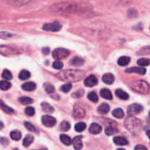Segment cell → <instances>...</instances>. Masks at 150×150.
<instances>
[{
	"label": "cell",
	"mask_w": 150,
	"mask_h": 150,
	"mask_svg": "<svg viewBox=\"0 0 150 150\" xmlns=\"http://www.w3.org/2000/svg\"><path fill=\"white\" fill-rule=\"evenodd\" d=\"M85 72L81 70H66L57 74V78L67 82L80 81L84 77Z\"/></svg>",
	"instance_id": "6da1fadb"
},
{
	"label": "cell",
	"mask_w": 150,
	"mask_h": 150,
	"mask_svg": "<svg viewBox=\"0 0 150 150\" xmlns=\"http://www.w3.org/2000/svg\"><path fill=\"white\" fill-rule=\"evenodd\" d=\"M126 129L133 135H138L142 130V122L133 116H129L125 120Z\"/></svg>",
	"instance_id": "7a4b0ae2"
},
{
	"label": "cell",
	"mask_w": 150,
	"mask_h": 150,
	"mask_svg": "<svg viewBox=\"0 0 150 150\" xmlns=\"http://www.w3.org/2000/svg\"><path fill=\"white\" fill-rule=\"evenodd\" d=\"M132 90L135 91L138 93L143 94V95H147L149 92V86L148 83L143 80H138L133 81L129 85Z\"/></svg>",
	"instance_id": "3957f363"
},
{
	"label": "cell",
	"mask_w": 150,
	"mask_h": 150,
	"mask_svg": "<svg viewBox=\"0 0 150 150\" xmlns=\"http://www.w3.org/2000/svg\"><path fill=\"white\" fill-rule=\"evenodd\" d=\"M76 10V5L68 2H62L56 4L51 7V10L53 12H55L57 13H62V14H65V13H73V11Z\"/></svg>",
	"instance_id": "277c9868"
},
{
	"label": "cell",
	"mask_w": 150,
	"mask_h": 150,
	"mask_svg": "<svg viewBox=\"0 0 150 150\" xmlns=\"http://www.w3.org/2000/svg\"><path fill=\"white\" fill-rule=\"evenodd\" d=\"M22 51L14 47L9 45H0V54L4 56H13L21 54Z\"/></svg>",
	"instance_id": "5b68a950"
},
{
	"label": "cell",
	"mask_w": 150,
	"mask_h": 150,
	"mask_svg": "<svg viewBox=\"0 0 150 150\" xmlns=\"http://www.w3.org/2000/svg\"><path fill=\"white\" fill-rule=\"evenodd\" d=\"M70 54V52H69L68 50L64 49V48H56L52 53V56L55 59H59L61 60L62 59L67 58V57Z\"/></svg>",
	"instance_id": "8992f818"
},
{
	"label": "cell",
	"mask_w": 150,
	"mask_h": 150,
	"mask_svg": "<svg viewBox=\"0 0 150 150\" xmlns=\"http://www.w3.org/2000/svg\"><path fill=\"white\" fill-rule=\"evenodd\" d=\"M62 25L59 22L54 21L53 23H45L42 26V29L45 31H48V32H58L62 29Z\"/></svg>",
	"instance_id": "52a82bcc"
},
{
	"label": "cell",
	"mask_w": 150,
	"mask_h": 150,
	"mask_svg": "<svg viewBox=\"0 0 150 150\" xmlns=\"http://www.w3.org/2000/svg\"><path fill=\"white\" fill-rule=\"evenodd\" d=\"M143 109L144 108L142 105L138 103H133L130 105L127 108V114L130 116H134L142 112Z\"/></svg>",
	"instance_id": "ba28073f"
},
{
	"label": "cell",
	"mask_w": 150,
	"mask_h": 150,
	"mask_svg": "<svg viewBox=\"0 0 150 150\" xmlns=\"http://www.w3.org/2000/svg\"><path fill=\"white\" fill-rule=\"evenodd\" d=\"M42 122L45 126L48 127H54L57 124V120L55 118L49 115H44L42 117Z\"/></svg>",
	"instance_id": "9c48e42d"
},
{
	"label": "cell",
	"mask_w": 150,
	"mask_h": 150,
	"mask_svg": "<svg viewBox=\"0 0 150 150\" xmlns=\"http://www.w3.org/2000/svg\"><path fill=\"white\" fill-rule=\"evenodd\" d=\"M85 110L83 107H81V105H76L74 106V109H73V116L74 117L77 119H81L83 117H85Z\"/></svg>",
	"instance_id": "30bf717a"
},
{
	"label": "cell",
	"mask_w": 150,
	"mask_h": 150,
	"mask_svg": "<svg viewBox=\"0 0 150 150\" xmlns=\"http://www.w3.org/2000/svg\"><path fill=\"white\" fill-rule=\"evenodd\" d=\"M98 79L94 75H90L87 78H86V79L84 80V85L88 87H92V86L98 84Z\"/></svg>",
	"instance_id": "8fae6325"
},
{
	"label": "cell",
	"mask_w": 150,
	"mask_h": 150,
	"mask_svg": "<svg viewBox=\"0 0 150 150\" xmlns=\"http://www.w3.org/2000/svg\"><path fill=\"white\" fill-rule=\"evenodd\" d=\"M82 138H83V136H76V137L73 139V141H72V144H73V147H74L75 149L79 150V149H81L82 147H83Z\"/></svg>",
	"instance_id": "7c38bea8"
},
{
	"label": "cell",
	"mask_w": 150,
	"mask_h": 150,
	"mask_svg": "<svg viewBox=\"0 0 150 150\" xmlns=\"http://www.w3.org/2000/svg\"><path fill=\"white\" fill-rule=\"evenodd\" d=\"M125 72L127 73H137V74L142 75L144 76L145 73H146V70L143 67H130V68L126 69Z\"/></svg>",
	"instance_id": "4fadbf2b"
},
{
	"label": "cell",
	"mask_w": 150,
	"mask_h": 150,
	"mask_svg": "<svg viewBox=\"0 0 150 150\" xmlns=\"http://www.w3.org/2000/svg\"><path fill=\"white\" fill-rule=\"evenodd\" d=\"M89 131L91 134H99V133H100L101 131H102V127H101L99 124H98V123H93V124L91 125L90 127H89Z\"/></svg>",
	"instance_id": "5bb4252c"
},
{
	"label": "cell",
	"mask_w": 150,
	"mask_h": 150,
	"mask_svg": "<svg viewBox=\"0 0 150 150\" xmlns=\"http://www.w3.org/2000/svg\"><path fill=\"white\" fill-rule=\"evenodd\" d=\"M102 80L106 84H112L114 81V76L111 73H105L103 76Z\"/></svg>",
	"instance_id": "9a60e30c"
},
{
	"label": "cell",
	"mask_w": 150,
	"mask_h": 150,
	"mask_svg": "<svg viewBox=\"0 0 150 150\" xmlns=\"http://www.w3.org/2000/svg\"><path fill=\"white\" fill-rule=\"evenodd\" d=\"M7 2L14 7H21V6L29 3L31 0H7Z\"/></svg>",
	"instance_id": "2e32d148"
},
{
	"label": "cell",
	"mask_w": 150,
	"mask_h": 150,
	"mask_svg": "<svg viewBox=\"0 0 150 150\" xmlns=\"http://www.w3.org/2000/svg\"><path fill=\"white\" fill-rule=\"evenodd\" d=\"M114 142L115 144L119 146H126L128 144V142L126 139L122 136H116L114 138Z\"/></svg>",
	"instance_id": "e0dca14e"
},
{
	"label": "cell",
	"mask_w": 150,
	"mask_h": 150,
	"mask_svg": "<svg viewBox=\"0 0 150 150\" xmlns=\"http://www.w3.org/2000/svg\"><path fill=\"white\" fill-rule=\"evenodd\" d=\"M22 89L25 91H27V92H31V91H33L36 89V84L33 82H26V83H23L21 86Z\"/></svg>",
	"instance_id": "ac0fdd59"
},
{
	"label": "cell",
	"mask_w": 150,
	"mask_h": 150,
	"mask_svg": "<svg viewBox=\"0 0 150 150\" xmlns=\"http://www.w3.org/2000/svg\"><path fill=\"white\" fill-rule=\"evenodd\" d=\"M0 108H1L4 112H5L6 114H12L14 113V110L12 108H10V107L7 106L1 100H0Z\"/></svg>",
	"instance_id": "d6986e66"
},
{
	"label": "cell",
	"mask_w": 150,
	"mask_h": 150,
	"mask_svg": "<svg viewBox=\"0 0 150 150\" xmlns=\"http://www.w3.org/2000/svg\"><path fill=\"white\" fill-rule=\"evenodd\" d=\"M110 106L107 103H103L98 107V111L101 114H106L109 112Z\"/></svg>",
	"instance_id": "ffe728a7"
},
{
	"label": "cell",
	"mask_w": 150,
	"mask_h": 150,
	"mask_svg": "<svg viewBox=\"0 0 150 150\" xmlns=\"http://www.w3.org/2000/svg\"><path fill=\"white\" fill-rule=\"evenodd\" d=\"M83 63H84V60L81 58V57H76L70 60V64L73 66H76V67H79V66L83 65Z\"/></svg>",
	"instance_id": "44dd1931"
},
{
	"label": "cell",
	"mask_w": 150,
	"mask_h": 150,
	"mask_svg": "<svg viewBox=\"0 0 150 150\" xmlns=\"http://www.w3.org/2000/svg\"><path fill=\"white\" fill-rule=\"evenodd\" d=\"M115 94L117 97H118L120 99L123 100H126L129 98V95L128 94L126 93L125 91L122 90V89H118L115 91Z\"/></svg>",
	"instance_id": "7402d4cb"
},
{
	"label": "cell",
	"mask_w": 150,
	"mask_h": 150,
	"mask_svg": "<svg viewBox=\"0 0 150 150\" xmlns=\"http://www.w3.org/2000/svg\"><path fill=\"white\" fill-rule=\"evenodd\" d=\"M100 96L102 98H105L106 100H112L113 95L111 94V91L108 89H103L100 91Z\"/></svg>",
	"instance_id": "603a6c76"
},
{
	"label": "cell",
	"mask_w": 150,
	"mask_h": 150,
	"mask_svg": "<svg viewBox=\"0 0 150 150\" xmlns=\"http://www.w3.org/2000/svg\"><path fill=\"white\" fill-rule=\"evenodd\" d=\"M41 107L42 108V111L46 113H50L51 114V113H53L54 111V107L51 106L49 103L46 102H42L41 103Z\"/></svg>",
	"instance_id": "cb8c5ba5"
},
{
	"label": "cell",
	"mask_w": 150,
	"mask_h": 150,
	"mask_svg": "<svg viewBox=\"0 0 150 150\" xmlns=\"http://www.w3.org/2000/svg\"><path fill=\"white\" fill-rule=\"evenodd\" d=\"M112 114L113 116L117 119H122L125 116L124 111H123V110L120 108L114 109V111H112Z\"/></svg>",
	"instance_id": "d4e9b609"
},
{
	"label": "cell",
	"mask_w": 150,
	"mask_h": 150,
	"mask_svg": "<svg viewBox=\"0 0 150 150\" xmlns=\"http://www.w3.org/2000/svg\"><path fill=\"white\" fill-rule=\"evenodd\" d=\"M117 132H118V130L114 126H113L112 125L108 126L105 130V133L107 136H112V135L117 133Z\"/></svg>",
	"instance_id": "484cf974"
},
{
	"label": "cell",
	"mask_w": 150,
	"mask_h": 150,
	"mask_svg": "<svg viewBox=\"0 0 150 150\" xmlns=\"http://www.w3.org/2000/svg\"><path fill=\"white\" fill-rule=\"evenodd\" d=\"M34 142V137L32 135H28L24 138L23 141V145L24 147H28Z\"/></svg>",
	"instance_id": "4316f807"
},
{
	"label": "cell",
	"mask_w": 150,
	"mask_h": 150,
	"mask_svg": "<svg viewBox=\"0 0 150 150\" xmlns=\"http://www.w3.org/2000/svg\"><path fill=\"white\" fill-rule=\"evenodd\" d=\"M130 58L128 57H121L118 59V64L120 66H127L130 63Z\"/></svg>",
	"instance_id": "83f0119b"
},
{
	"label": "cell",
	"mask_w": 150,
	"mask_h": 150,
	"mask_svg": "<svg viewBox=\"0 0 150 150\" xmlns=\"http://www.w3.org/2000/svg\"><path fill=\"white\" fill-rule=\"evenodd\" d=\"M60 140H61V142H62L64 145H66V146H70L72 143L71 139L70 138V136H67V135H61V136H60Z\"/></svg>",
	"instance_id": "f1b7e54d"
},
{
	"label": "cell",
	"mask_w": 150,
	"mask_h": 150,
	"mask_svg": "<svg viewBox=\"0 0 150 150\" xmlns=\"http://www.w3.org/2000/svg\"><path fill=\"white\" fill-rule=\"evenodd\" d=\"M30 76H31L30 73H29L28 70H23L20 72V73H19L18 78L21 79V80L24 81V80H26V79H29Z\"/></svg>",
	"instance_id": "f546056e"
},
{
	"label": "cell",
	"mask_w": 150,
	"mask_h": 150,
	"mask_svg": "<svg viewBox=\"0 0 150 150\" xmlns=\"http://www.w3.org/2000/svg\"><path fill=\"white\" fill-rule=\"evenodd\" d=\"M10 138L14 141H19L21 139V133L19 130H13L10 133Z\"/></svg>",
	"instance_id": "4dcf8cb0"
},
{
	"label": "cell",
	"mask_w": 150,
	"mask_h": 150,
	"mask_svg": "<svg viewBox=\"0 0 150 150\" xmlns=\"http://www.w3.org/2000/svg\"><path fill=\"white\" fill-rule=\"evenodd\" d=\"M19 102L23 105H29L33 103V99H32L29 97H21L18 99Z\"/></svg>",
	"instance_id": "1f68e13d"
},
{
	"label": "cell",
	"mask_w": 150,
	"mask_h": 150,
	"mask_svg": "<svg viewBox=\"0 0 150 150\" xmlns=\"http://www.w3.org/2000/svg\"><path fill=\"white\" fill-rule=\"evenodd\" d=\"M43 87L45 89V92L48 94H52L55 92V88H54V86L49 83H44Z\"/></svg>",
	"instance_id": "d6a6232c"
},
{
	"label": "cell",
	"mask_w": 150,
	"mask_h": 150,
	"mask_svg": "<svg viewBox=\"0 0 150 150\" xmlns=\"http://www.w3.org/2000/svg\"><path fill=\"white\" fill-rule=\"evenodd\" d=\"M59 129L63 132L68 131L70 129V124L67 121L62 122L59 125Z\"/></svg>",
	"instance_id": "836d02e7"
},
{
	"label": "cell",
	"mask_w": 150,
	"mask_h": 150,
	"mask_svg": "<svg viewBox=\"0 0 150 150\" xmlns=\"http://www.w3.org/2000/svg\"><path fill=\"white\" fill-rule=\"evenodd\" d=\"M11 87V83L8 81H0V89L1 90H8Z\"/></svg>",
	"instance_id": "e575fe53"
},
{
	"label": "cell",
	"mask_w": 150,
	"mask_h": 150,
	"mask_svg": "<svg viewBox=\"0 0 150 150\" xmlns=\"http://www.w3.org/2000/svg\"><path fill=\"white\" fill-rule=\"evenodd\" d=\"M137 64L142 67H145L150 64V59L146 58H142L137 61Z\"/></svg>",
	"instance_id": "d590c367"
},
{
	"label": "cell",
	"mask_w": 150,
	"mask_h": 150,
	"mask_svg": "<svg viewBox=\"0 0 150 150\" xmlns=\"http://www.w3.org/2000/svg\"><path fill=\"white\" fill-rule=\"evenodd\" d=\"M1 77L5 80H11L13 79V75H12L11 72L8 70H4L1 74Z\"/></svg>",
	"instance_id": "8d00e7d4"
},
{
	"label": "cell",
	"mask_w": 150,
	"mask_h": 150,
	"mask_svg": "<svg viewBox=\"0 0 150 150\" xmlns=\"http://www.w3.org/2000/svg\"><path fill=\"white\" fill-rule=\"evenodd\" d=\"M86 127V125L84 122H79L75 125V130L77 132H83Z\"/></svg>",
	"instance_id": "74e56055"
},
{
	"label": "cell",
	"mask_w": 150,
	"mask_h": 150,
	"mask_svg": "<svg viewBox=\"0 0 150 150\" xmlns=\"http://www.w3.org/2000/svg\"><path fill=\"white\" fill-rule=\"evenodd\" d=\"M87 98L89 100H91L92 102L97 103L98 101V96L95 92H91L88 94Z\"/></svg>",
	"instance_id": "f35d334b"
},
{
	"label": "cell",
	"mask_w": 150,
	"mask_h": 150,
	"mask_svg": "<svg viewBox=\"0 0 150 150\" xmlns=\"http://www.w3.org/2000/svg\"><path fill=\"white\" fill-rule=\"evenodd\" d=\"M71 89H72V84L70 83L62 85V86H61V88H60L62 92H64V93H67V92H69L70 90H71Z\"/></svg>",
	"instance_id": "ab89813d"
},
{
	"label": "cell",
	"mask_w": 150,
	"mask_h": 150,
	"mask_svg": "<svg viewBox=\"0 0 150 150\" xmlns=\"http://www.w3.org/2000/svg\"><path fill=\"white\" fill-rule=\"evenodd\" d=\"M25 114L29 117H32V116L35 115V109L32 106L26 107V109H25Z\"/></svg>",
	"instance_id": "60d3db41"
},
{
	"label": "cell",
	"mask_w": 150,
	"mask_h": 150,
	"mask_svg": "<svg viewBox=\"0 0 150 150\" xmlns=\"http://www.w3.org/2000/svg\"><path fill=\"white\" fill-rule=\"evenodd\" d=\"M63 66H64L63 63L59 59H57V61H55L53 63V67L56 69V70H61L63 67Z\"/></svg>",
	"instance_id": "b9f144b4"
},
{
	"label": "cell",
	"mask_w": 150,
	"mask_h": 150,
	"mask_svg": "<svg viewBox=\"0 0 150 150\" xmlns=\"http://www.w3.org/2000/svg\"><path fill=\"white\" fill-rule=\"evenodd\" d=\"M24 125H25V127H26V128L29 131H30V132H38V130L35 128V126H34L33 125L31 124V123L28 122H26L24 123Z\"/></svg>",
	"instance_id": "7bdbcfd3"
},
{
	"label": "cell",
	"mask_w": 150,
	"mask_h": 150,
	"mask_svg": "<svg viewBox=\"0 0 150 150\" xmlns=\"http://www.w3.org/2000/svg\"><path fill=\"white\" fill-rule=\"evenodd\" d=\"M138 54H140V55H147V54H150V46L144 47V48H142L138 52Z\"/></svg>",
	"instance_id": "ee69618b"
},
{
	"label": "cell",
	"mask_w": 150,
	"mask_h": 150,
	"mask_svg": "<svg viewBox=\"0 0 150 150\" xmlns=\"http://www.w3.org/2000/svg\"><path fill=\"white\" fill-rule=\"evenodd\" d=\"M83 94H84V91H83V89H80V90L77 91V92H76L75 93H73V95H72V96L75 98H80L83 96Z\"/></svg>",
	"instance_id": "f6af8a7d"
},
{
	"label": "cell",
	"mask_w": 150,
	"mask_h": 150,
	"mask_svg": "<svg viewBox=\"0 0 150 150\" xmlns=\"http://www.w3.org/2000/svg\"><path fill=\"white\" fill-rule=\"evenodd\" d=\"M13 37V35L9 32H0V38H2V39H7L9 38H11Z\"/></svg>",
	"instance_id": "bcb514c9"
},
{
	"label": "cell",
	"mask_w": 150,
	"mask_h": 150,
	"mask_svg": "<svg viewBox=\"0 0 150 150\" xmlns=\"http://www.w3.org/2000/svg\"><path fill=\"white\" fill-rule=\"evenodd\" d=\"M0 143L3 145V146H7L9 144L8 139H6V138H1L0 139Z\"/></svg>",
	"instance_id": "7dc6e473"
},
{
	"label": "cell",
	"mask_w": 150,
	"mask_h": 150,
	"mask_svg": "<svg viewBox=\"0 0 150 150\" xmlns=\"http://www.w3.org/2000/svg\"><path fill=\"white\" fill-rule=\"evenodd\" d=\"M135 149L136 150H146L147 149V148L146 147V146H143V145H137V146L135 147Z\"/></svg>",
	"instance_id": "c3c4849f"
},
{
	"label": "cell",
	"mask_w": 150,
	"mask_h": 150,
	"mask_svg": "<svg viewBox=\"0 0 150 150\" xmlns=\"http://www.w3.org/2000/svg\"><path fill=\"white\" fill-rule=\"evenodd\" d=\"M42 52L44 55H48L50 52L49 48H48V47H47V48H43L42 49Z\"/></svg>",
	"instance_id": "681fc988"
},
{
	"label": "cell",
	"mask_w": 150,
	"mask_h": 150,
	"mask_svg": "<svg viewBox=\"0 0 150 150\" xmlns=\"http://www.w3.org/2000/svg\"><path fill=\"white\" fill-rule=\"evenodd\" d=\"M3 127H4V124H3L1 122H0V130H1V129H2Z\"/></svg>",
	"instance_id": "f907efd6"
},
{
	"label": "cell",
	"mask_w": 150,
	"mask_h": 150,
	"mask_svg": "<svg viewBox=\"0 0 150 150\" xmlns=\"http://www.w3.org/2000/svg\"><path fill=\"white\" fill-rule=\"evenodd\" d=\"M146 135H147V136L149 137V139H150V130H148V131L146 132Z\"/></svg>",
	"instance_id": "816d5d0a"
},
{
	"label": "cell",
	"mask_w": 150,
	"mask_h": 150,
	"mask_svg": "<svg viewBox=\"0 0 150 150\" xmlns=\"http://www.w3.org/2000/svg\"><path fill=\"white\" fill-rule=\"evenodd\" d=\"M149 117H150V111H149Z\"/></svg>",
	"instance_id": "f5cc1de1"
}]
</instances>
